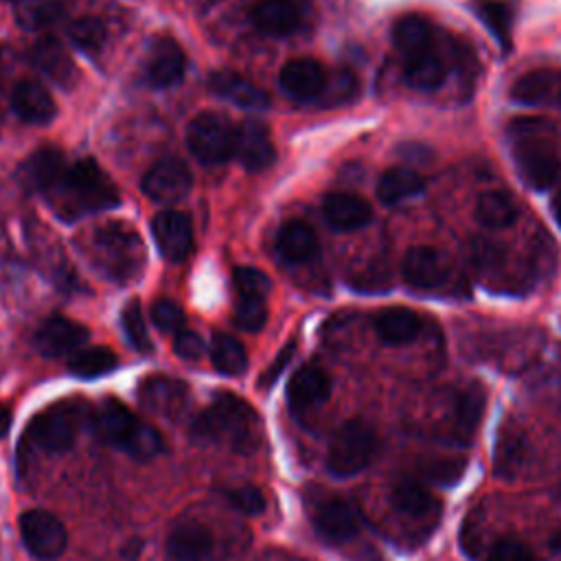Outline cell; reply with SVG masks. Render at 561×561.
Wrapping results in <instances>:
<instances>
[{
  "label": "cell",
  "mask_w": 561,
  "mask_h": 561,
  "mask_svg": "<svg viewBox=\"0 0 561 561\" xmlns=\"http://www.w3.org/2000/svg\"><path fill=\"white\" fill-rule=\"evenodd\" d=\"M50 208L66 221L107 210L118 204L116 184L90 158L66 167L59 180L46 191Z\"/></svg>",
  "instance_id": "obj_1"
},
{
  "label": "cell",
  "mask_w": 561,
  "mask_h": 561,
  "mask_svg": "<svg viewBox=\"0 0 561 561\" xmlns=\"http://www.w3.org/2000/svg\"><path fill=\"white\" fill-rule=\"evenodd\" d=\"M195 438L226 447L237 454H252L263 436L259 412L241 397L221 392L193 421Z\"/></svg>",
  "instance_id": "obj_2"
},
{
  "label": "cell",
  "mask_w": 561,
  "mask_h": 561,
  "mask_svg": "<svg viewBox=\"0 0 561 561\" xmlns=\"http://www.w3.org/2000/svg\"><path fill=\"white\" fill-rule=\"evenodd\" d=\"M88 261L110 280H136L145 267V245L140 234L125 221H105L83 239Z\"/></svg>",
  "instance_id": "obj_3"
},
{
  "label": "cell",
  "mask_w": 561,
  "mask_h": 561,
  "mask_svg": "<svg viewBox=\"0 0 561 561\" xmlns=\"http://www.w3.org/2000/svg\"><path fill=\"white\" fill-rule=\"evenodd\" d=\"M94 427L107 445L116 447L134 460H151L164 449L158 430L140 421L118 399L107 397L99 403L94 412Z\"/></svg>",
  "instance_id": "obj_4"
},
{
  "label": "cell",
  "mask_w": 561,
  "mask_h": 561,
  "mask_svg": "<svg viewBox=\"0 0 561 561\" xmlns=\"http://www.w3.org/2000/svg\"><path fill=\"white\" fill-rule=\"evenodd\" d=\"M530 125V121H517L511 125V134L515 138L513 158L519 178L528 186L543 191L559 178L561 162L554 147L543 136H539V129L535 131Z\"/></svg>",
  "instance_id": "obj_5"
},
{
  "label": "cell",
  "mask_w": 561,
  "mask_h": 561,
  "mask_svg": "<svg viewBox=\"0 0 561 561\" xmlns=\"http://www.w3.org/2000/svg\"><path fill=\"white\" fill-rule=\"evenodd\" d=\"M77 427L79 408L68 401H57L31 419L22 434V445L44 454H64L75 445Z\"/></svg>",
  "instance_id": "obj_6"
},
{
  "label": "cell",
  "mask_w": 561,
  "mask_h": 561,
  "mask_svg": "<svg viewBox=\"0 0 561 561\" xmlns=\"http://www.w3.org/2000/svg\"><path fill=\"white\" fill-rule=\"evenodd\" d=\"M377 445V434L368 423L359 419L346 421L329 443L327 469L337 478H351L373 460Z\"/></svg>",
  "instance_id": "obj_7"
},
{
  "label": "cell",
  "mask_w": 561,
  "mask_h": 561,
  "mask_svg": "<svg viewBox=\"0 0 561 561\" xmlns=\"http://www.w3.org/2000/svg\"><path fill=\"white\" fill-rule=\"evenodd\" d=\"M191 153L204 164H217L234 153V129L221 114H197L186 129Z\"/></svg>",
  "instance_id": "obj_8"
},
{
  "label": "cell",
  "mask_w": 561,
  "mask_h": 561,
  "mask_svg": "<svg viewBox=\"0 0 561 561\" xmlns=\"http://www.w3.org/2000/svg\"><path fill=\"white\" fill-rule=\"evenodd\" d=\"M20 537L24 548L39 561L57 559L68 543L66 526L44 508H31L20 515Z\"/></svg>",
  "instance_id": "obj_9"
},
{
  "label": "cell",
  "mask_w": 561,
  "mask_h": 561,
  "mask_svg": "<svg viewBox=\"0 0 561 561\" xmlns=\"http://www.w3.org/2000/svg\"><path fill=\"white\" fill-rule=\"evenodd\" d=\"M193 175L180 158L158 160L142 178V193L158 204H175L188 195Z\"/></svg>",
  "instance_id": "obj_10"
},
{
  "label": "cell",
  "mask_w": 561,
  "mask_h": 561,
  "mask_svg": "<svg viewBox=\"0 0 561 561\" xmlns=\"http://www.w3.org/2000/svg\"><path fill=\"white\" fill-rule=\"evenodd\" d=\"M318 535L331 543L353 539L362 528V515L357 506L344 497H324L311 513Z\"/></svg>",
  "instance_id": "obj_11"
},
{
  "label": "cell",
  "mask_w": 561,
  "mask_h": 561,
  "mask_svg": "<svg viewBox=\"0 0 561 561\" xmlns=\"http://www.w3.org/2000/svg\"><path fill=\"white\" fill-rule=\"evenodd\" d=\"M186 57L173 37L151 39L142 59V77L153 88H169L184 75Z\"/></svg>",
  "instance_id": "obj_12"
},
{
  "label": "cell",
  "mask_w": 561,
  "mask_h": 561,
  "mask_svg": "<svg viewBox=\"0 0 561 561\" xmlns=\"http://www.w3.org/2000/svg\"><path fill=\"white\" fill-rule=\"evenodd\" d=\"M138 399L149 412L164 419H178L188 405V386L173 377L153 375L140 383Z\"/></svg>",
  "instance_id": "obj_13"
},
{
  "label": "cell",
  "mask_w": 561,
  "mask_h": 561,
  "mask_svg": "<svg viewBox=\"0 0 561 561\" xmlns=\"http://www.w3.org/2000/svg\"><path fill=\"white\" fill-rule=\"evenodd\" d=\"M151 232L160 254L167 261H184L193 248V226L180 210H162L151 221Z\"/></svg>",
  "instance_id": "obj_14"
},
{
  "label": "cell",
  "mask_w": 561,
  "mask_h": 561,
  "mask_svg": "<svg viewBox=\"0 0 561 561\" xmlns=\"http://www.w3.org/2000/svg\"><path fill=\"white\" fill-rule=\"evenodd\" d=\"M88 329L64 316L46 318L35 333V348L44 357H61L79 351L88 342Z\"/></svg>",
  "instance_id": "obj_15"
},
{
  "label": "cell",
  "mask_w": 561,
  "mask_h": 561,
  "mask_svg": "<svg viewBox=\"0 0 561 561\" xmlns=\"http://www.w3.org/2000/svg\"><path fill=\"white\" fill-rule=\"evenodd\" d=\"M234 153L248 171H265L276 160L267 125L256 118H245L234 129Z\"/></svg>",
  "instance_id": "obj_16"
},
{
  "label": "cell",
  "mask_w": 561,
  "mask_h": 561,
  "mask_svg": "<svg viewBox=\"0 0 561 561\" xmlns=\"http://www.w3.org/2000/svg\"><path fill=\"white\" fill-rule=\"evenodd\" d=\"M331 394V377L324 368L316 364H307L298 368L287 383V405L294 414H305L320 403H324Z\"/></svg>",
  "instance_id": "obj_17"
},
{
  "label": "cell",
  "mask_w": 561,
  "mask_h": 561,
  "mask_svg": "<svg viewBox=\"0 0 561 561\" xmlns=\"http://www.w3.org/2000/svg\"><path fill=\"white\" fill-rule=\"evenodd\" d=\"M213 550V533L197 522L178 524L167 537V554L171 561H208Z\"/></svg>",
  "instance_id": "obj_18"
},
{
  "label": "cell",
  "mask_w": 561,
  "mask_h": 561,
  "mask_svg": "<svg viewBox=\"0 0 561 561\" xmlns=\"http://www.w3.org/2000/svg\"><path fill=\"white\" fill-rule=\"evenodd\" d=\"M33 64L37 66V70L42 75H46L55 85L59 88H72L79 72L77 66L72 61V57L68 55L66 46L53 37H39L33 46Z\"/></svg>",
  "instance_id": "obj_19"
},
{
  "label": "cell",
  "mask_w": 561,
  "mask_h": 561,
  "mask_svg": "<svg viewBox=\"0 0 561 561\" xmlns=\"http://www.w3.org/2000/svg\"><path fill=\"white\" fill-rule=\"evenodd\" d=\"M401 272H403V280L412 289H419V291L434 289V287L443 285L447 278V267H445L443 256L434 248H427V245L410 248L403 259Z\"/></svg>",
  "instance_id": "obj_20"
},
{
  "label": "cell",
  "mask_w": 561,
  "mask_h": 561,
  "mask_svg": "<svg viewBox=\"0 0 561 561\" xmlns=\"http://www.w3.org/2000/svg\"><path fill=\"white\" fill-rule=\"evenodd\" d=\"M322 215L333 230L351 232L364 228L370 217V204L355 193H329L322 199Z\"/></svg>",
  "instance_id": "obj_21"
},
{
  "label": "cell",
  "mask_w": 561,
  "mask_h": 561,
  "mask_svg": "<svg viewBox=\"0 0 561 561\" xmlns=\"http://www.w3.org/2000/svg\"><path fill=\"white\" fill-rule=\"evenodd\" d=\"M11 107L20 121L28 125H44L55 118V101L48 90L33 79H22L11 92Z\"/></svg>",
  "instance_id": "obj_22"
},
{
  "label": "cell",
  "mask_w": 561,
  "mask_h": 561,
  "mask_svg": "<svg viewBox=\"0 0 561 561\" xmlns=\"http://www.w3.org/2000/svg\"><path fill=\"white\" fill-rule=\"evenodd\" d=\"M327 72L316 59H291L280 70V88L298 99L309 101L324 92L327 88Z\"/></svg>",
  "instance_id": "obj_23"
},
{
  "label": "cell",
  "mask_w": 561,
  "mask_h": 561,
  "mask_svg": "<svg viewBox=\"0 0 561 561\" xmlns=\"http://www.w3.org/2000/svg\"><path fill=\"white\" fill-rule=\"evenodd\" d=\"M208 88L217 96H221V99H226V101H230L239 107H245V110H265V107H270V94L263 88H259L256 83L248 81L245 77H241L232 70L213 72L208 77Z\"/></svg>",
  "instance_id": "obj_24"
},
{
  "label": "cell",
  "mask_w": 561,
  "mask_h": 561,
  "mask_svg": "<svg viewBox=\"0 0 561 561\" xmlns=\"http://www.w3.org/2000/svg\"><path fill=\"white\" fill-rule=\"evenodd\" d=\"M66 162L64 153L55 147H39L35 153H31L22 167H20V178L22 184L31 191L46 193L64 173Z\"/></svg>",
  "instance_id": "obj_25"
},
{
  "label": "cell",
  "mask_w": 561,
  "mask_h": 561,
  "mask_svg": "<svg viewBox=\"0 0 561 561\" xmlns=\"http://www.w3.org/2000/svg\"><path fill=\"white\" fill-rule=\"evenodd\" d=\"M252 24L265 35H289L300 24V11L291 0H261L250 11Z\"/></svg>",
  "instance_id": "obj_26"
},
{
  "label": "cell",
  "mask_w": 561,
  "mask_h": 561,
  "mask_svg": "<svg viewBox=\"0 0 561 561\" xmlns=\"http://www.w3.org/2000/svg\"><path fill=\"white\" fill-rule=\"evenodd\" d=\"M375 333L383 344H408L421 333V318L408 307H388L381 309L373 320Z\"/></svg>",
  "instance_id": "obj_27"
},
{
  "label": "cell",
  "mask_w": 561,
  "mask_h": 561,
  "mask_svg": "<svg viewBox=\"0 0 561 561\" xmlns=\"http://www.w3.org/2000/svg\"><path fill=\"white\" fill-rule=\"evenodd\" d=\"M403 77H405V83L412 85L414 90L432 92L445 83L447 66L434 48H427L423 53L405 57Z\"/></svg>",
  "instance_id": "obj_28"
},
{
  "label": "cell",
  "mask_w": 561,
  "mask_h": 561,
  "mask_svg": "<svg viewBox=\"0 0 561 561\" xmlns=\"http://www.w3.org/2000/svg\"><path fill=\"white\" fill-rule=\"evenodd\" d=\"M276 250L287 263H307L318 254V237L305 221H289L278 230Z\"/></svg>",
  "instance_id": "obj_29"
},
{
  "label": "cell",
  "mask_w": 561,
  "mask_h": 561,
  "mask_svg": "<svg viewBox=\"0 0 561 561\" xmlns=\"http://www.w3.org/2000/svg\"><path fill=\"white\" fill-rule=\"evenodd\" d=\"M471 11L495 37L500 48L511 50L513 42V9L504 0H471Z\"/></svg>",
  "instance_id": "obj_30"
},
{
  "label": "cell",
  "mask_w": 561,
  "mask_h": 561,
  "mask_svg": "<svg viewBox=\"0 0 561 561\" xmlns=\"http://www.w3.org/2000/svg\"><path fill=\"white\" fill-rule=\"evenodd\" d=\"M425 188V180L408 167H392L381 173L377 182V197L383 204H399L408 197L419 195Z\"/></svg>",
  "instance_id": "obj_31"
},
{
  "label": "cell",
  "mask_w": 561,
  "mask_h": 561,
  "mask_svg": "<svg viewBox=\"0 0 561 561\" xmlns=\"http://www.w3.org/2000/svg\"><path fill=\"white\" fill-rule=\"evenodd\" d=\"M392 39L403 57L423 53L432 48V24L419 13H405L394 22Z\"/></svg>",
  "instance_id": "obj_32"
},
{
  "label": "cell",
  "mask_w": 561,
  "mask_h": 561,
  "mask_svg": "<svg viewBox=\"0 0 561 561\" xmlns=\"http://www.w3.org/2000/svg\"><path fill=\"white\" fill-rule=\"evenodd\" d=\"M390 504L410 517H427L436 511L434 495L416 480H399L390 489Z\"/></svg>",
  "instance_id": "obj_33"
},
{
  "label": "cell",
  "mask_w": 561,
  "mask_h": 561,
  "mask_svg": "<svg viewBox=\"0 0 561 561\" xmlns=\"http://www.w3.org/2000/svg\"><path fill=\"white\" fill-rule=\"evenodd\" d=\"M476 219L491 230L511 226L517 219V206L504 191H486L476 202Z\"/></svg>",
  "instance_id": "obj_34"
},
{
  "label": "cell",
  "mask_w": 561,
  "mask_h": 561,
  "mask_svg": "<svg viewBox=\"0 0 561 561\" xmlns=\"http://www.w3.org/2000/svg\"><path fill=\"white\" fill-rule=\"evenodd\" d=\"M210 362L217 373L234 377L248 366V355L243 344L230 333H215L210 340Z\"/></svg>",
  "instance_id": "obj_35"
},
{
  "label": "cell",
  "mask_w": 561,
  "mask_h": 561,
  "mask_svg": "<svg viewBox=\"0 0 561 561\" xmlns=\"http://www.w3.org/2000/svg\"><path fill=\"white\" fill-rule=\"evenodd\" d=\"M118 366V357L107 346L79 348L68 359V370L83 379H96L112 373Z\"/></svg>",
  "instance_id": "obj_36"
},
{
  "label": "cell",
  "mask_w": 561,
  "mask_h": 561,
  "mask_svg": "<svg viewBox=\"0 0 561 561\" xmlns=\"http://www.w3.org/2000/svg\"><path fill=\"white\" fill-rule=\"evenodd\" d=\"M484 403H486V392L480 383H471L462 392H458L454 419H456V427L462 436H471L476 432V427L480 425L482 412H484Z\"/></svg>",
  "instance_id": "obj_37"
},
{
  "label": "cell",
  "mask_w": 561,
  "mask_h": 561,
  "mask_svg": "<svg viewBox=\"0 0 561 561\" xmlns=\"http://www.w3.org/2000/svg\"><path fill=\"white\" fill-rule=\"evenodd\" d=\"M557 75L550 70H530L511 85V99L522 105H539L548 101Z\"/></svg>",
  "instance_id": "obj_38"
},
{
  "label": "cell",
  "mask_w": 561,
  "mask_h": 561,
  "mask_svg": "<svg viewBox=\"0 0 561 561\" xmlns=\"http://www.w3.org/2000/svg\"><path fill=\"white\" fill-rule=\"evenodd\" d=\"M70 7H72V0H35L20 7L18 20L26 28H42L66 18Z\"/></svg>",
  "instance_id": "obj_39"
},
{
  "label": "cell",
  "mask_w": 561,
  "mask_h": 561,
  "mask_svg": "<svg viewBox=\"0 0 561 561\" xmlns=\"http://www.w3.org/2000/svg\"><path fill=\"white\" fill-rule=\"evenodd\" d=\"M68 37L85 55H96L105 44V26L101 20L85 15L68 26Z\"/></svg>",
  "instance_id": "obj_40"
},
{
  "label": "cell",
  "mask_w": 561,
  "mask_h": 561,
  "mask_svg": "<svg viewBox=\"0 0 561 561\" xmlns=\"http://www.w3.org/2000/svg\"><path fill=\"white\" fill-rule=\"evenodd\" d=\"M121 324H123V331H125L127 342H129L138 353H151L153 344H151V337H149V331H147V324H145V316H142V309H140V302H138V300H129V302L123 307Z\"/></svg>",
  "instance_id": "obj_41"
},
{
  "label": "cell",
  "mask_w": 561,
  "mask_h": 561,
  "mask_svg": "<svg viewBox=\"0 0 561 561\" xmlns=\"http://www.w3.org/2000/svg\"><path fill=\"white\" fill-rule=\"evenodd\" d=\"M232 280H234V287H237V291H239V298L265 300V296H267L270 289H272V283H270V278L265 276V272H261V270H256V267H250V265L234 267Z\"/></svg>",
  "instance_id": "obj_42"
},
{
  "label": "cell",
  "mask_w": 561,
  "mask_h": 561,
  "mask_svg": "<svg viewBox=\"0 0 561 561\" xmlns=\"http://www.w3.org/2000/svg\"><path fill=\"white\" fill-rule=\"evenodd\" d=\"M151 320L162 333H180L186 324V316L182 307L173 300H156L151 307Z\"/></svg>",
  "instance_id": "obj_43"
},
{
  "label": "cell",
  "mask_w": 561,
  "mask_h": 561,
  "mask_svg": "<svg viewBox=\"0 0 561 561\" xmlns=\"http://www.w3.org/2000/svg\"><path fill=\"white\" fill-rule=\"evenodd\" d=\"M486 561H539L528 543L515 537H500L489 550Z\"/></svg>",
  "instance_id": "obj_44"
},
{
  "label": "cell",
  "mask_w": 561,
  "mask_h": 561,
  "mask_svg": "<svg viewBox=\"0 0 561 561\" xmlns=\"http://www.w3.org/2000/svg\"><path fill=\"white\" fill-rule=\"evenodd\" d=\"M267 320V309H265V300H256V298H239L237 307H234V324L243 331H259L263 329Z\"/></svg>",
  "instance_id": "obj_45"
},
{
  "label": "cell",
  "mask_w": 561,
  "mask_h": 561,
  "mask_svg": "<svg viewBox=\"0 0 561 561\" xmlns=\"http://www.w3.org/2000/svg\"><path fill=\"white\" fill-rule=\"evenodd\" d=\"M226 497L234 508H239L245 515H261L265 511V497L252 484L230 489V491H226Z\"/></svg>",
  "instance_id": "obj_46"
},
{
  "label": "cell",
  "mask_w": 561,
  "mask_h": 561,
  "mask_svg": "<svg viewBox=\"0 0 561 561\" xmlns=\"http://www.w3.org/2000/svg\"><path fill=\"white\" fill-rule=\"evenodd\" d=\"M465 471V460H436L425 469V476L438 484H454Z\"/></svg>",
  "instance_id": "obj_47"
},
{
  "label": "cell",
  "mask_w": 561,
  "mask_h": 561,
  "mask_svg": "<svg viewBox=\"0 0 561 561\" xmlns=\"http://www.w3.org/2000/svg\"><path fill=\"white\" fill-rule=\"evenodd\" d=\"M173 351L182 357V359H199L206 351L204 340L188 329H182L180 333H175L173 337Z\"/></svg>",
  "instance_id": "obj_48"
},
{
  "label": "cell",
  "mask_w": 561,
  "mask_h": 561,
  "mask_svg": "<svg viewBox=\"0 0 561 561\" xmlns=\"http://www.w3.org/2000/svg\"><path fill=\"white\" fill-rule=\"evenodd\" d=\"M294 351H296V342H289L287 346H283L280 348V353L276 355V359L267 366V370L261 375V379H259V383L263 386V388H267V386H272L278 377H280V373L287 368V364L291 362V357H294Z\"/></svg>",
  "instance_id": "obj_49"
},
{
  "label": "cell",
  "mask_w": 561,
  "mask_h": 561,
  "mask_svg": "<svg viewBox=\"0 0 561 561\" xmlns=\"http://www.w3.org/2000/svg\"><path fill=\"white\" fill-rule=\"evenodd\" d=\"M11 421H13L11 410H9L4 403H0V438H4V436L9 434V430H11Z\"/></svg>",
  "instance_id": "obj_50"
},
{
  "label": "cell",
  "mask_w": 561,
  "mask_h": 561,
  "mask_svg": "<svg viewBox=\"0 0 561 561\" xmlns=\"http://www.w3.org/2000/svg\"><path fill=\"white\" fill-rule=\"evenodd\" d=\"M554 217H557V221H559V226H561V199L554 204Z\"/></svg>",
  "instance_id": "obj_51"
}]
</instances>
